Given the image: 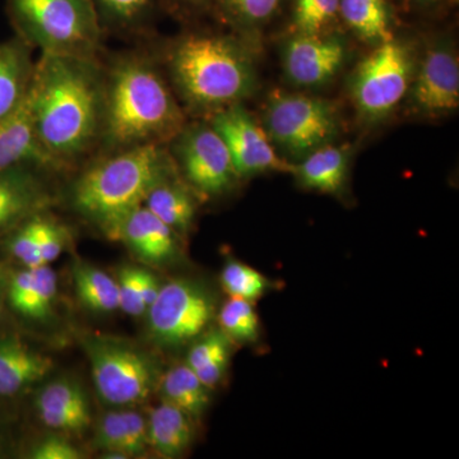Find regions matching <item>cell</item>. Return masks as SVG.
<instances>
[{"mask_svg": "<svg viewBox=\"0 0 459 459\" xmlns=\"http://www.w3.org/2000/svg\"><path fill=\"white\" fill-rule=\"evenodd\" d=\"M150 332L160 343L180 346L195 340L216 314L211 292L192 280H174L160 287L148 307Z\"/></svg>", "mask_w": 459, "mask_h": 459, "instance_id": "9", "label": "cell"}, {"mask_svg": "<svg viewBox=\"0 0 459 459\" xmlns=\"http://www.w3.org/2000/svg\"><path fill=\"white\" fill-rule=\"evenodd\" d=\"M186 2L192 3V4L199 5L204 3L205 0H186Z\"/></svg>", "mask_w": 459, "mask_h": 459, "instance_id": "40", "label": "cell"}, {"mask_svg": "<svg viewBox=\"0 0 459 459\" xmlns=\"http://www.w3.org/2000/svg\"><path fill=\"white\" fill-rule=\"evenodd\" d=\"M223 11L241 26H258L273 16L280 0H221Z\"/></svg>", "mask_w": 459, "mask_h": 459, "instance_id": "32", "label": "cell"}, {"mask_svg": "<svg viewBox=\"0 0 459 459\" xmlns=\"http://www.w3.org/2000/svg\"><path fill=\"white\" fill-rule=\"evenodd\" d=\"M341 0H296L294 23L298 33L320 35L340 13Z\"/></svg>", "mask_w": 459, "mask_h": 459, "instance_id": "31", "label": "cell"}, {"mask_svg": "<svg viewBox=\"0 0 459 459\" xmlns=\"http://www.w3.org/2000/svg\"><path fill=\"white\" fill-rule=\"evenodd\" d=\"M340 13L362 40L379 45L394 39L385 0H341Z\"/></svg>", "mask_w": 459, "mask_h": 459, "instance_id": "26", "label": "cell"}, {"mask_svg": "<svg viewBox=\"0 0 459 459\" xmlns=\"http://www.w3.org/2000/svg\"><path fill=\"white\" fill-rule=\"evenodd\" d=\"M104 69L98 59L41 54L30 99L41 143L66 169L99 147Z\"/></svg>", "mask_w": 459, "mask_h": 459, "instance_id": "1", "label": "cell"}, {"mask_svg": "<svg viewBox=\"0 0 459 459\" xmlns=\"http://www.w3.org/2000/svg\"><path fill=\"white\" fill-rule=\"evenodd\" d=\"M119 289V309L132 316H141L147 312L142 299L141 268L124 267L117 281Z\"/></svg>", "mask_w": 459, "mask_h": 459, "instance_id": "35", "label": "cell"}, {"mask_svg": "<svg viewBox=\"0 0 459 459\" xmlns=\"http://www.w3.org/2000/svg\"><path fill=\"white\" fill-rule=\"evenodd\" d=\"M230 342V338L219 329L201 334L190 347L186 364L207 388L219 385L228 370Z\"/></svg>", "mask_w": 459, "mask_h": 459, "instance_id": "25", "label": "cell"}, {"mask_svg": "<svg viewBox=\"0 0 459 459\" xmlns=\"http://www.w3.org/2000/svg\"><path fill=\"white\" fill-rule=\"evenodd\" d=\"M9 12L41 54L98 59L104 29L92 0H9Z\"/></svg>", "mask_w": 459, "mask_h": 459, "instance_id": "5", "label": "cell"}, {"mask_svg": "<svg viewBox=\"0 0 459 459\" xmlns=\"http://www.w3.org/2000/svg\"><path fill=\"white\" fill-rule=\"evenodd\" d=\"M36 410L42 424L54 430L81 431L91 424L86 392L69 380H56L44 386L36 398Z\"/></svg>", "mask_w": 459, "mask_h": 459, "instance_id": "16", "label": "cell"}, {"mask_svg": "<svg viewBox=\"0 0 459 459\" xmlns=\"http://www.w3.org/2000/svg\"><path fill=\"white\" fill-rule=\"evenodd\" d=\"M95 446L105 453L117 452L126 455V427L122 411H113L100 419L96 428Z\"/></svg>", "mask_w": 459, "mask_h": 459, "instance_id": "34", "label": "cell"}, {"mask_svg": "<svg viewBox=\"0 0 459 459\" xmlns=\"http://www.w3.org/2000/svg\"><path fill=\"white\" fill-rule=\"evenodd\" d=\"M175 177L177 171L156 184L142 205L177 234H186L195 221L197 204L188 186Z\"/></svg>", "mask_w": 459, "mask_h": 459, "instance_id": "20", "label": "cell"}, {"mask_svg": "<svg viewBox=\"0 0 459 459\" xmlns=\"http://www.w3.org/2000/svg\"><path fill=\"white\" fill-rule=\"evenodd\" d=\"M56 272L49 264L26 268L12 280L9 299L14 309L33 319L47 318L56 295Z\"/></svg>", "mask_w": 459, "mask_h": 459, "instance_id": "23", "label": "cell"}, {"mask_svg": "<svg viewBox=\"0 0 459 459\" xmlns=\"http://www.w3.org/2000/svg\"><path fill=\"white\" fill-rule=\"evenodd\" d=\"M36 223H38L39 247H40L42 263L50 264L65 250L68 231L65 226L45 216L44 213H36Z\"/></svg>", "mask_w": 459, "mask_h": 459, "instance_id": "33", "label": "cell"}, {"mask_svg": "<svg viewBox=\"0 0 459 459\" xmlns=\"http://www.w3.org/2000/svg\"><path fill=\"white\" fill-rule=\"evenodd\" d=\"M36 213L32 214L31 219L20 229V231L14 235L13 240H12V253L18 261L26 265V268H36L44 265L40 255V247H39Z\"/></svg>", "mask_w": 459, "mask_h": 459, "instance_id": "36", "label": "cell"}, {"mask_svg": "<svg viewBox=\"0 0 459 459\" xmlns=\"http://www.w3.org/2000/svg\"><path fill=\"white\" fill-rule=\"evenodd\" d=\"M87 352L93 383L102 401L113 406H132L152 394L156 369L144 353L105 341H93Z\"/></svg>", "mask_w": 459, "mask_h": 459, "instance_id": "10", "label": "cell"}, {"mask_svg": "<svg viewBox=\"0 0 459 459\" xmlns=\"http://www.w3.org/2000/svg\"><path fill=\"white\" fill-rule=\"evenodd\" d=\"M220 329L230 341L255 342L261 333V322L252 301L230 298L219 312Z\"/></svg>", "mask_w": 459, "mask_h": 459, "instance_id": "28", "label": "cell"}, {"mask_svg": "<svg viewBox=\"0 0 459 459\" xmlns=\"http://www.w3.org/2000/svg\"><path fill=\"white\" fill-rule=\"evenodd\" d=\"M221 286L230 298L255 303L271 291L272 281L246 263L230 259L222 268Z\"/></svg>", "mask_w": 459, "mask_h": 459, "instance_id": "29", "label": "cell"}, {"mask_svg": "<svg viewBox=\"0 0 459 459\" xmlns=\"http://www.w3.org/2000/svg\"><path fill=\"white\" fill-rule=\"evenodd\" d=\"M411 81L410 50L394 39L382 42L356 71L352 84L356 107L370 119L385 117L404 98Z\"/></svg>", "mask_w": 459, "mask_h": 459, "instance_id": "8", "label": "cell"}, {"mask_svg": "<svg viewBox=\"0 0 459 459\" xmlns=\"http://www.w3.org/2000/svg\"><path fill=\"white\" fill-rule=\"evenodd\" d=\"M346 48L336 38L298 33L289 41L283 57L285 72L292 83L301 87L322 86L340 71Z\"/></svg>", "mask_w": 459, "mask_h": 459, "instance_id": "14", "label": "cell"}, {"mask_svg": "<svg viewBox=\"0 0 459 459\" xmlns=\"http://www.w3.org/2000/svg\"><path fill=\"white\" fill-rule=\"evenodd\" d=\"M168 147L190 188L204 197L229 192L238 179L225 142L208 122L186 123Z\"/></svg>", "mask_w": 459, "mask_h": 459, "instance_id": "7", "label": "cell"}, {"mask_svg": "<svg viewBox=\"0 0 459 459\" xmlns=\"http://www.w3.org/2000/svg\"><path fill=\"white\" fill-rule=\"evenodd\" d=\"M74 286L81 303L93 312L119 309L117 282L104 271L89 264L78 265L74 270Z\"/></svg>", "mask_w": 459, "mask_h": 459, "instance_id": "27", "label": "cell"}, {"mask_svg": "<svg viewBox=\"0 0 459 459\" xmlns=\"http://www.w3.org/2000/svg\"><path fill=\"white\" fill-rule=\"evenodd\" d=\"M161 394L164 401L184 411L193 420L204 415L210 404V388L195 376L188 365L171 368L161 379Z\"/></svg>", "mask_w": 459, "mask_h": 459, "instance_id": "24", "label": "cell"}, {"mask_svg": "<svg viewBox=\"0 0 459 459\" xmlns=\"http://www.w3.org/2000/svg\"><path fill=\"white\" fill-rule=\"evenodd\" d=\"M175 171L164 144L104 153L78 175L72 186V205L108 237L126 214L143 204L156 184Z\"/></svg>", "mask_w": 459, "mask_h": 459, "instance_id": "4", "label": "cell"}, {"mask_svg": "<svg viewBox=\"0 0 459 459\" xmlns=\"http://www.w3.org/2000/svg\"><path fill=\"white\" fill-rule=\"evenodd\" d=\"M104 69L102 153L169 143L186 124V113L161 66L148 54L126 53Z\"/></svg>", "mask_w": 459, "mask_h": 459, "instance_id": "2", "label": "cell"}, {"mask_svg": "<svg viewBox=\"0 0 459 459\" xmlns=\"http://www.w3.org/2000/svg\"><path fill=\"white\" fill-rule=\"evenodd\" d=\"M108 238L124 241L148 262H166L177 255V232L144 205L126 214Z\"/></svg>", "mask_w": 459, "mask_h": 459, "instance_id": "15", "label": "cell"}, {"mask_svg": "<svg viewBox=\"0 0 459 459\" xmlns=\"http://www.w3.org/2000/svg\"><path fill=\"white\" fill-rule=\"evenodd\" d=\"M148 446L165 458H177L195 437L193 419L169 402L152 410L147 420Z\"/></svg>", "mask_w": 459, "mask_h": 459, "instance_id": "21", "label": "cell"}, {"mask_svg": "<svg viewBox=\"0 0 459 459\" xmlns=\"http://www.w3.org/2000/svg\"><path fill=\"white\" fill-rule=\"evenodd\" d=\"M270 140L294 156H307L325 146L338 133V115L327 100L279 92L264 114Z\"/></svg>", "mask_w": 459, "mask_h": 459, "instance_id": "6", "label": "cell"}, {"mask_svg": "<svg viewBox=\"0 0 459 459\" xmlns=\"http://www.w3.org/2000/svg\"><path fill=\"white\" fill-rule=\"evenodd\" d=\"M126 453L128 457L141 455L148 446L147 420L134 410H124Z\"/></svg>", "mask_w": 459, "mask_h": 459, "instance_id": "37", "label": "cell"}, {"mask_svg": "<svg viewBox=\"0 0 459 459\" xmlns=\"http://www.w3.org/2000/svg\"><path fill=\"white\" fill-rule=\"evenodd\" d=\"M350 153L346 148L325 144L292 165V174L304 188L337 195L342 192L349 172Z\"/></svg>", "mask_w": 459, "mask_h": 459, "instance_id": "18", "label": "cell"}, {"mask_svg": "<svg viewBox=\"0 0 459 459\" xmlns=\"http://www.w3.org/2000/svg\"><path fill=\"white\" fill-rule=\"evenodd\" d=\"M47 204L44 186L30 168L0 174V228L21 217L31 216Z\"/></svg>", "mask_w": 459, "mask_h": 459, "instance_id": "19", "label": "cell"}, {"mask_svg": "<svg viewBox=\"0 0 459 459\" xmlns=\"http://www.w3.org/2000/svg\"><path fill=\"white\" fill-rule=\"evenodd\" d=\"M153 0H92L102 29L129 31L146 21Z\"/></svg>", "mask_w": 459, "mask_h": 459, "instance_id": "30", "label": "cell"}, {"mask_svg": "<svg viewBox=\"0 0 459 459\" xmlns=\"http://www.w3.org/2000/svg\"><path fill=\"white\" fill-rule=\"evenodd\" d=\"M159 281L153 276L151 272L142 270L141 268V291L142 299L146 307H150V305L155 301L157 295L160 291Z\"/></svg>", "mask_w": 459, "mask_h": 459, "instance_id": "39", "label": "cell"}, {"mask_svg": "<svg viewBox=\"0 0 459 459\" xmlns=\"http://www.w3.org/2000/svg\"><path fill=\"white\" fill-rule=\"evenodd\" d=\"M53 360L25 343L0 341V395H13L49 374Z\"/></svg>", "mask_w": 459, "mask_h": 459, "instance_id": "17", "label": "cell"}, {"mask_svg": "<svg viewBox=\"0 0 459 459\" xmlns=\"http://www.w3.org/2000/svg\"><path fill=\"white\" fill-rule=\"evenodd\" d=\"M162 65L171 89L197 113L211 115L240 104L255 90L252 60L237 41L223 36H183L165 49Z\"/></svg>", "mask_w": 459, "mask_h": 459, "instance_id": "3", "label": "cell"}, {"mask_svg": "<svg viewBox=\"0 0 459 459\" xmlns=\"http://www.w3.org/2000/svg\"><path fill=\"white\" fill-rule=\"evenodd\" d=\"M22 168L41 171L65 169L48 152L39 138L30 91L16 110L0 119V174Z\"/></svg>", "mask_w": 459, "mask_h": 459, "instance_id": "12", "label": "cell"}, {"mask_svg": "<svg viewBox=\"0 0 459 459\" xmlns=\"http://www.w3.org/2000/svg\"><path fill=\"white\" fill-rule=\"evenodd\" d=\"M411 98L421 113L440 115L459 105V63L457 54L446 45L429 51L420 65Z\"/></svg>", "mask_w": 459, "mask_h": 459, "instance_id": "13", "label": "cell"}, {"mask_svg": "<svg viewBox=\"0 0 459 459\" xmlns=\"http://www.w3.org/2000/svg\"><path fill=\"white\" fill-rule=\"evenodd\" d=\"M33 459H80L82 458V453L60 437H49L41 440L31 452Z\"/></svg>", "mask_w": 459, "mask_h": 459, "instance_id": "38", "label": "cell"}, {"mask_svg": "<svg viewBox=\"0 0 459 459\" xmlns=\"http://www.w3.org/2000/svg\"><path fill=\"white\" fill-rule=\"evenodd\" d=\"M208 123L225 142L238 179L268 171H292V165L277 155L267 132L240 104L211 114Z\"/></svg>", "mask_w": 459, "mask_h": 459, "instance_id": "11", "label": "cell"}, {"mask_svg": "<svg viewBox=\"0 0 459 459\" xmlns=\"http://www.w3.org/2000/svg\"><path fill=\"white\" fill-rule=\"evenodd\" d=\"M35 63L25 42L0 45V119L16 110L31 87Z\"/></svg>", "mask_w": 459, "mask_h": 459, "instance_id": "22", "label": "cell"}]
</instances>
